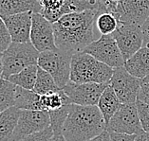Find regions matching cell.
Masks as SVG:
<instances>
[{
    "mask_svg": "<svg viewBox=\"0 0 149 141\" xmlns=\"http://www.w3.org/2000/svg\"><path fill=\"white\" fill-rule=\"evenodd\" d=\"M99 13L93 10L68 13L53 24L57 48L74 55L101 37L97 28Z\"/></svg>",
    "mask_w": 149,
    "mask_h": 141,
    "instance_id": "cell-1",
    "label": "cell"
},
{
    "mask_svg": "<svg viewBox=\"0 0 149 141\" xmlns=\"http://www.w3.org/2000/svg\"><path fill=\"white\" fill-rule=\"evenodd\" d=\"M107 130V123L97 105L71 104L62 133L67 141H88Z\"/></svg>",
    "mask_w": 149,
    "mask_h": 141,
    "instance_id": "cell-2",
    "label": "cell"
},
{
    "mask_svg": "<svg viewBox=\"0 0 149 141\" xmlns=\"http://www.w3.org/2000/svg\"><path fill=\"white\" fill-rule=\"evenodd\" d=\"M114 69L99 62L86 52H78L72 56L70 82L76 84H109Z\"/></svg>",
    "mask_w": 149,
    "mask_h": 141,
    "instance_id": "cell-3",
    "label": "cell"
},
{
    "mask_svg": "<svg viewBox=\"0 0 149 141\" xmlns=\"http://www.w3.org/2000/svg\"><path fill=\"white\" fill-rule=\"evenodd\" d=\"M40 52L31 42L12 43L3 52L2 77L8 79L10 76L19 73L30 66L37 64Z\"/></svg>",
    "mask_w": 149,
    "mask_h": 141,
    "instance_id": "cell-4",
    "label": "cell"
},
{
    "mask_svg": "<svg viewBox=\"0 0 149 141\" xmlns=\"http://www.w3.org/2000/svg\"><path fill=\"white\" fill-rule=\"evenodd\" d=\"M72 54L59 48L39 54L37 66L52 76L54 81L63 89L70 82V66Z\"/></svg>",
    "mask_w": 149,
    "mask_h": 141,
    "instance_id": "cell-5",
    "label": "cell"
},
{
    "mask_svg": "<svg viewBox=\"0 0 149 141\" xmlns=\"http://www.w3.org/2000/svg\"><path fill=\"white\" fill-rule=\"evenodd\" d=\"M84 52L90 54L99 62L105 64L113 69L125 66L122 52L112 34L102 35L86 46Z\"/></svg>",
    "mask_w": 149,
    "mask_h": 141,
    "instance_id": "cell-6",
    "label": "cell"
},
{
    "mask_svg": "<svg viewBox=\"0 0 149 141\" xmlns=\"http://www.w3.org/2000/svg\"><path fill=\"white\" fill-rule=\"evenodd\" d=\"M109 133L139 135L143 131L138 113L137 102L122 104L107 125Z\"/></svg>",
    "mask_w": 149,
    "mask_h": 141,
    "instance_id": "cell-7",
    "label": "cell"
},
{
    "mask_svg": "<svg viewBox=\"0 0 149 141\" xmlns=\"http://www.w3.org/2000/svg\"><path fill=\"white\" fill-rule=\"evenodd\" d=\"M143 79L131 75L125 66L115 68L109 85L122 104L136 103Z\"/></svg>",
    "mask_w": 149,
    "mask_h": 141,
    "instance_id": "cell-8",
    "label": "cell"
},
{
    "mask_svg": "<svg viewBox=\"0 0 149 141\" xmlns=\"http://www.w3.org/2000/svg\"><path fill=\"white\" fill-rule=\"evenodd\" d=\"M50 127L49 114L41 110H21L14 133L10 141H21L32 133Z\"/></svg>",
    "mask_w": 149,
    "mask_h": 141,
    "instance_id": "cell-9",
    "label": "cell"
},
{
    "mask_svg": "<svg viewBox=\"0 0 149 141\" xmlns=\"http://www.w3.org/2000/svg\"><path fill=\"white\" fill-rule=\"evenodd\" d=\"M112 35L121 50L125 62L143 48V30L140 26L119 22Z\"/></svg>",
    "mask_w": 149,
    "mask_h": 141,
    "instance_id": "cell-10",
    "label": "cell"
},
{
    "mask_svg": "<svg viewBox=\"0 0 149 141\" xmlns=\"http://www.w3.org/2000/svg\"><path fill=\"white\" fill-rule=\"evenodd\" d=\"M109 84H76L70 82L63 88L71 104L83 106L97 105L102 94Z\"/></svg>",
    "mask_w": 149,
    "mask_h": 141,
    "instance_id": "cell-11",
    "label": "cell"
},
{
    "mask_svg": "<svg viewBox=\"0 0 149 141\" xmlns=\"http://www.w3.org/2000/svg\"><path fill=\"white\" fill-rule=\"evenodd\" d=\"M112 14L118 22L143 27L149 17V0H119Z\"/></svg>",
    "mask_w": 149,
    "mask_h": 141,
    "instance_id": "cell-12",
    "label": "cell"
},
{
    "mask_svg": "<svg viewBox=\"0 0 149 141\" xmlns=\"http://www.w3.org/2000/svg\"><path fill=\"white\" fill-rule=\"evenodd\" d=\"M31 43L40 53L57 48L53 24L39 12L32 14Z\"/></svg>",
    "mask_w": 149,
    "mask_h": 141,
    "instance_id": "cell-13",
    "label": "cell"
},
{
    "mask_svg": "<svg viewBox=\"0 0 149 141\" xmlns=\"http://www.w3.org/2000/svg\"><path fill=\"white\" fill-rule=\"evenodd\" d=\"M33 12H23L2 18L13 43L31 42V30Z\"/></svg>",
    "mask_w": 149,
    "mask_h": 141,
    "instance_id": "cell-14",
    "label": "cell"
},
{
    "mask_svg": "<svg viewBox=\"0 0 149 141\" xmlns=\"http://www.w3.org/2000/svg\"><path fill=\"white\" fill-rule=\"evenodd\" d=\"M42 6L38 0H0V17L23 12H41Z\"/></svg>",
    "mask_w": 149,
    "mask_h": 141,
    "instance_id": "cell-15",
    "label": "cell"
},
{
    "mask_svg": "<svg viewBox=\"0 0 149 141\" xmlns=\"http://www.w3.org/2000/svg\"><path fill=\"white\" fill-rule=\"evenodd\" d=\"M125 69L138 79H143L149 75V48L141 49L125 62Z\"/></svg>",
    "mask_w": 149,
    "mask_h": 141,
    "instance_id": "cell-16",
    "label": "cell"
},
{
    "mask_svg": "<svg viewBox=\"0 0 149 141\" xmlns=\"http://www.w3.org/2000/svg\"><path fill=\"white\" fill-rule=\"evenodd\" d=\"M122 103L118 99L117 95L112 89L111 86H108L104 89V91L102 94L99 102H98L97 106L100 109L102 115L104 118V121L107 125L110 121L111 118L116 114V112L121 107Z\"/></svg>",
    "mask_w": 149,
    "mask_h": 141,
    "instance_id": "cell-17",
    "label": "cell"
},
{
    "mask_svg": "<svg viewBox=\"0 0 149 141\" xmlns=\"http://www.w3.org/2000/svg\"><path fill=\"white\" fill-rule=\"evenodd\" d=\"M20 109L12 107L0 113V141H10L16 128Z\"/></svg>",
    "mask_w": 149,
    "mask_h": 141,
    "instance_id": "cell-18",
    "label": "cell"
},
{
    "mask_svg": "<svg viewBox=\"0 0 149 141\" xmlns=\"http://www.w3.org/2000/svg\"><path fill=\"white\" fill-rule=\"evenodd\" d=\"M14 107L20 110H40V95L33 90L25 89L16 85Z\"/></svg>",
    "mask_w": 149,
    "mask_h": 141,
    "instance_id": "cell-19",
    "label": "cell"
},
{
    "mask_svg": "<svg viewBox=\"0 0 149 141\" xmlns=\"http://www.w3.org/2000/svg\"><path fill=\"white\" fill-rule=\"evenodd\" d=\"M70 102L63 89L57 92H52L40 96V110L47 112L57 111L67 105H70Z\"/></svg>",
    "mask_w": 149,
    "mask_h": 141,
    "instance_id": "cell-20",
    "label": "cell"
},
{
    "mask_svg": "<svg viewBox=\"0 0 149 141\" xmlns=\"http://www.w3.org/2000/svg\"><path fill=\"white\" fill-rule=\"evenodd\" d=\"M37 72H38V66L34 64V66H30L27 68H25L19 73L14 74L10 76L8 79L9 82H13L19 87H22L29 90H33L36 78H37Z\"/></svg>",
    "mask_w": 149,
    "mask_h": 141,
    "instance_id": "cell-21",
    "label": "cell"
},
{
    "mask_svg": "<svg viewBox=\"0 0 149 141\" xmlns=\"http://www.w3.org/2000/svg\"><path fill=\"white\" fill-rule=\"evenodd\" d=\"M59 90H61V88H59V86L57 85L52 76L38 66L37 78H36L33 91L38 95L42 96L49 93L57 92Z\"/></svg>",
    "mask_w": 149,
    "mask_h": 141,
    "instance_id": "cell-22",
    "label": "cell"
},
{
    "mask_svg": "<svg viewBox=\"0 0 149 141\" xmlns=\"http://www.w3.org/2000/svg\"><path fill=\"white\" fill-rule=\"evenodd\" d=\"M16 85L4 78L0 79V113L15 105Z\"/></svg>",
    "mask_w": 149,
    "mask_h": 141,
    "instance_id": "cell-23",
    "label": "cell"
},
{
    "mask_svg": "<svg viewBox=\"0 0 149 141\" xmlns=\"http://www.w3.org/2000/svg\"><path fill=\"white\" fill-rule=\"evenodd\" d=\"M39 2L42 6L40 13L52 24L63 16L61 10L65 4V0H39Z\"/></svg>",
    "mask_w": 149,
    "mask_h": 141,
    "instance_id": "cell-24",
    "label": "cell"
},
{
    "mask_svg": "<svg viewBox=\"0 0 149 141\" xmlns=\"http://www.w3.org/2000/svg\"><path fill=\"white\" fill-rule=\"evenodd\" d=\"M96 23L101 35H109L116 30L119 22L111 12H104L97 17Z\"/></svg>",
    "mask_w": 149,
    "mask_h": 141,
    "instance_id": "cell-25",
    "label": "cell"
},
{
    "mask_svg": "<svg viewBox=\"0 0 149 141\" xmlns=\"http://www.w3.org/2000/svg\"><path fill=\"white\" fill-rule=\"evenodd\" d=\"M70 105L71 104L61 108V109L57 111L49 112V113L48 112L50 118V127L52 128L54 133H62L63 126L68 115Z\"/></svg>",
    "mask_w": 149,
    "mask_h": 141,
    "instance_id": "cell-26",
    "label": "cell"
},
{
    "mask_svg": "<svg viewBox=\"0 0 149 141\" xmlns=\"http://www.w3.org/2000/svg\"><path fill=\"white\" fill-rule=\"evenodd\" d=\"M137 108L143 130L144 132L149 133V105L137 102Z\"/></svg>",
    "mask_w": 149,
    "mask_h": 141,
    "instance_id": "cell-27",
    "label": "cell"
},
{
    "mask_svg": "<svg viewBox=\"0 0 149 141\" xmlns=\"http://www.w3.org/2000/svg\"><path fill=\"white\" fill-rule=\"evenodd\" d=\"M13 43L10 34L4 21L0 17V51L4 52Z\"/></svg>",
    "mask_w": 149,
    "mask_h": 141,
    "instance_id": "cell-28",
    "label": "cell"
},
{
    "mask_svg": "<svg viewBox=\"0 0 149 141\" xmlns=\"http://www.w3.org/2000/svg\"><path fill=\"white\" fill-rule=\"evenodd\" d=\"M54 135V132L52 127H49L41 132L32 133L21 140V141H50Z\"/></svg>",
    "mask_w": 149,
    "mask_h": 141,
    "instance_id": "cell-29",
    "label": "cell"
},
{
    "mask_svg": "<svg viewBox=\"0 0 149 141\" xmlns=\"http://www.w3.org/2000/svg\"><path fill=\"white\" fill-rule=\"evenodd\" d=\"M137 102L149 105V84H147V82H143V84L141 86V89L137 97Z\"/></svg>",
    "mask_w": 149,
    "mask_h": 141,
    "instance_id": "cell-30",
    "label": "cell"
},
{
    "mask_svg": "<svg viewBox=\"0 0 149 141\" xmlns=\"http://www.w3.org/2000/svg\"><path fill=\"white\" fill-rule=\"evenodd\" d=\"M111 141H135L136 135H125V133H110Z\"/></svg>",
    "mask_w": 149,
    "mask_h": 141,
    "instance_id": "cell-31",
    "label": "cell"
},
{
    "mask_svg": "<svg viewBox=\"0 0 149 141\" xmlns=\"http://www.w3.org/2000/svg\"><path fill=\"white\" fill-rule=\"evenodd\" d=\"M141 30H143V46L145 48H149V17L144 22V24L141 27Z\"/></svg>",
    "mask_w": 149,
    "mask_h": 141,
    "instance_id": "cell-32",
    "label": "cell"
},
{
    "mask_svg": "<svg viewBox=\"0 0 149 141\" xmlns=\"http://www.w3.org/2000/svg\"><path fill=\"white\" fill-rule=\"evenodd\" d=\"M88 141H111L110 138V133L107 131V130H104V131L99 135L98 136L94 137V138L90 139Z\"/></svg>",
    "mask_w": 149,
    "mask_h": 141,
    "instance_id": "cell-33",
    "label": "cell"
},
{
    "mask_svg": "<svg viewBox=\"0 0 149 141\" xmlns=\"http://www.w3.org/2000/svg\"><path fill=\"white\" fill-rule=\"evenodd\" d=\"M135 141H149V133L143 131L136 135Z\"/></svg>",
    "mask_w": 149,
    "mask_h": 141,
    "instance_id": "cell-34",
    "label": "cell"
},
{
    "mask_svg": "<svg viewBox=\"0 0 149 141\" xmlns=\"http://www.w3.org/2000/svg\"><path fill=\"white\" fill-rule=\"evenodd\" d=\"M50 141H67V139L64 137L63 133H54Z\"/></svg>",
    "mask_w": 149,
    "mask_h": 141,
    "instance_id": "cell-35",
    "label": "cell"
},
{
    "mask_svg": "<svg viewBox=\"0 0 149 141\" xmlns=\"http://www.w3.org/2000/svg\"><path fill=\"white\" fill-rule=\"evenodd\" d=\"M3 73V52L0 51V75Z\"/></svg>",
    "mask_w": 149,
    "mask_h": 141,
    "instance_id": "cell-36",
    "label": "cell"
},
{
    "mask_svg": "<svg viewBox=\"0 0 149 141\" xmlns=\"http://www.w3.org/2000/svg\"><path fill=\"white\" fill-rule=\"evenodd\" d=\"M143 82H147V84H149V75L147 76L146 78H144V79H143Z\"/></svg>",
    "mask_w": 149,
    "mask_h": 141,
    "instance_id": "cell-37",
    "label": "cell"
},
{
    "mask_svg": "<svg viewBox=\"0 0 149 141\" xmlns=\"http://www.w3.org/2000/svg\"><path fill=\"white\" fill-rule=\"evenodd\" d=\"M2 78V75H0V79H1Z\"/></svg>",
    "mask_w": 149,
    "mask_h": 141,
    "instance_id": "cell-38",
    "label": "cell"
},
{
    "mask_svg": "<svg viewBox=\"0 0 149 141\" xmlns=\"http://www.w3.org/2000/svg\"><path fill=\"white\" fill-rule=\"evenodd\" d=\"M38 1H39V0H38Z\"/></svg>",
    "mask_w": 149,
    "mask_h": 141,
    "instance_id": "cell-39",
    "label": "cell"
}]
</instances>
